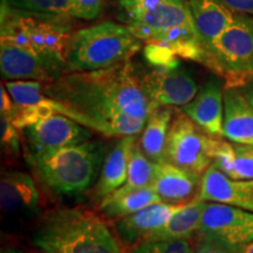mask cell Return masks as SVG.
Returning <instances> with one entry per match:
<instances>
[{
	"mask_svg": "<svg viewBox=\"0 0 253 253\" xmlns=\"http://www.w3.org/2000/svg\"><path fill=\"white\" fill-rule=\"evenodd\" d=\"M211 158L221 172L233 179H253V145L214 138Z\"/></svg>",
	"mask_w": 253,
	"mask_h": 253,
	"instance_id": "44dd1931",
	"label": "cell"
},
{
	"mask_svg": "<svg viewBox=\"0 0 253 253\" xmlns=\"http://www.w3.org/2000/svg\"><path fill=\"white\" fill-rule=\"evenodd\" d=\"M223 137L232 143L253 145V106L238 87L224 89Z\"/></svg>",
	"mask_w": 253,
	"mask_h": 253,
	"instance_id": "d6986e66",
	"label": "cell"
},
{
	"mask_svg": "<svg viewBox=\"0 0 253 253\" xmlns=\"http://www.w3.org/2000/svg\"><path fill=\"white\" fill-rule=\"evenodd\" d=\"M15 109H17V104L11 97V95L8 94L5 84H1L0 87V112H1V115L6 116L12 121Z\"/></svg>",
	"mask_w": 253,
	"mask_h": 253,
	"instance_id": "1f68e13d",
	"label": "cell"
},
{
	"mask_svg": "<svg viewBox=\"0 0 253 253\" xmlns=\"http://www.w3.org/2000/svg\"><path fill=\"white\" fill-rule=\"evenodd\" d=\"M225 79V87H239L253 77V17L237 12L235 19L209 50L207 63Z\"/></svg>",
	"mask_w": 253,
	"mask_h": 253,
	"instance_id": "52a82bcc",
	"label": "cell"
},
{
	"mask_svg": "<svg viewBox=\"0 0 253 253\" xmlns=\"http://www.w3.org/2000/svg\"><path fill=\"white\" fill-rule=\"evenodd\" d=\"M72 18L23 13L1 7L0 40L33 50L66 69L72 37Z\"/></svg>",
	"mask_w": 253,
	"mask_h": 253,
	"instance_id": "8992f818",
	"label": "cell"
},
{
	"mask_svg": "<svg viewBox=\"0 0 253 253\" xmlns=\"http://www.w3.org/2000/svg\"><path fill=\"white\" fill-rule=\"evenodd\" d=\"M125 253H195L190 240H157L144 242L126 249Z\"/></svg>",
	"mask_w": 253,
	"mask_h": 253,
	"instance_id": "f1b7e54d",
	"label": "cell"
},
{
	"mask_svg": "<svg viewBox=\"0 0 253 253\" xmlns=\"http://www.w3.org/2000/svg\"><path fill=\"white\" fill-rule=\"evenodd\" d=\"M120 4H125V2H128V1H131V0H119Z\"/></svg>",
	"mask_w": 253,
	"mask_h": 253,
	"instance_id": "74e56055",
	"label": "cell"
},
{
	"mask_svg": "<svg viewBox=\"0 0 253 253\" xmlns=\"http://www.w3.org/2000/svg\"><path fill=\"white\" fill-rule=\"evenodd\" d=\"M239 253H253V242L246 245Z\"/></svg>",
	"mask_w": 253,
	"mask_h": 253,
	"instance_id": "d590c367",
	"label": "cell"
},
{
	"mask_svg": "<svg viewBox=\"0 0 253 253\" xmlns=\"http://www.w3.org/2000/svg\"><path fill=\"white\" fill-rule=\"evenodd\" d=\"M161 202L162 201L153 188L148 186L123 195L110 194L100 202V210L102 211L104 217L118 220Z\"/></svg>",
	"mask_w": 253,
	"mask_h": 253,
	"instance_id": "cb8c5ba5",
	"label": "cell"
},
{
	"mask_svg": "<svg viewBox=\"0 0 253 253\" xmlns=\"http://www.w3.org/2000/svg\"><path fill=\"white\" fill-rule=\"evenodd\" d=\"M73 18L93 20L97 18L103 8L104 0H73Z\"/></svg>",
	"mask_w": 253,
	"mask_h": 253,
	"instance_id": "4dcf8cb0",
	"label": "cell"
},
{
	"mask_svg": "<svg viewBox=\"0 0 253 253\" xmlns=\"http://www.w3.org/2000/svg\"><path fill=\"white\" fill-rule=\"evenodd\" d=\"M24 134L32 156L84 143L91 137L90 129L58 113L25 128Z\"/></svg>",
	"mask_w": 253,
	"mask_h": 253,
	"instance_id": "8fae6325",
	"label": "cell"
},
{
	"mask_svg": "<svg viewBox=\"0 0 253 253\" xmlns=\"http://www.w3.org/2000/svg\"><path fill=\"white\" fill-rule=\"evenodd\" d=\"M1 253H25V252L18 249H6Z\"/></svg>",
	"mask_w": 253,
	"mask_h": 253,
	"instance_id": "8d00e7d4",
	"label": "cell"
},
{
	"mask_svg": "<svg viewBox=\"0 0 253 253\" xmlns=\"http://www.w3.org/2000/svg\"><path fill=\"white\" fill-rule=\"evenodd\" d=\"M202 176L168 162L156 163L151 188L163 203L184 205L198 197Z\"/></svg>",
	"mask_w": 253,
	"mask_h": 253,
	"instance_id": "2e32d148",
	"label": "cell"
},
{
	"mask_svg": "<svg viewBox=\"0 0 253 253\" xmlns=\"http://www.w3.org/2000/svg\"><path fill=\"white\" fill-rule=\"evenodd\" d=\"M58 114L107 137L143 131L153 106L130 60L94 72L65 73L46 84Z\"/></svg>",
	"mask_w": 253,
	"mask_h": 253,
	"instance_id": "6da1fadb",
	"label": "cell"
},
{
	"mask_svg": "<svg viewBox=\"0 0 253 253\" xmlns=\"http://www.w3.org/2000/svg\"><path fill=\"white\" fill-rule=\"evenodd\" d=\"M195 253H231L223 246L208 239L197 238L195 244Z\"/></svg>",
	"mask_w": 253,
	"mask_h": 253,
	"instance_id": "d6a6232c",
	"label": "cell"
},
{
	"mask_svg": "<svg viewBox=\"0 0 253 253\" xmlns=\"http://www.w3.org/2000/svg\"><path fill=\"white\" fill-rule=\"evenodd\" d=\"M243 95L248 99V101L253 106V77L249 78L238 87Z\"/></svg>",
	"mask_w": 253,
	"mask_h": 253,
	"instance_id": "e575fe53",
	"label": "cell"
},
{
	"mask_svg": "<svg viewBox=\"0 0 253 253\" xmlns=\"http://www.w3.org/2000/svg\"><path fill=\"white\" fill-rule=\"evenodd\" d=\"M106 148L100 141H87L50 153L31 156L41 181L59 195L86 191L102 169Z\"/></svg>",
	"mask_w": 253,
	"mask_h": 253,
	"instance_id": "5b68a950",
	"label": "cell"
},
{
	"mask_svg": "<svg viewBox=\"0 0 253 253\" xmlns=\"http://www.w3.org/2000/svg\"><path fill=\"white\" fill-rule=\"evenodd\" d=\"M184 205H172L161 202L115 220V229L120 242L128 249L141 244L151 233L161 229L172 214L181 210Z\"/></svg>",
	"mask_w": 253,
	"mask_h": 253,
	"instance_id": "9a60e30c",
	"label": "cell"
},
{
	"mask_svg": "<svg viewBox=\"0 0 253 253\" xmlns=\"http://www.w3.org/2000/svg\"><path fill=\"white\" fill-rule=\"evenodd\" d=\"M126 26L138 39L168 46L176 56L205 65L207 52L188 0H131L120 4Z\"/></svg>",
	"mask_w": 253,
	"mask_h": 253,
	"instance_id": "7a4b0ae2",
	"label": "cell"
},
{
	"mask_svg": "<svg viewBox=\"0 0 253 253\" xmlns=\"http://www.w3.org/2000/svg\"><path fill=\"white\" fill-rule=\"evenodd\" d=\"M224 89L225 84L217 74L211 75L199 88L191 102L181 110L211 137H223Z\"/></svg>",
	"mask_w": 253,
	"mask_h": 253,
	"instance_id": "4fadbf2b",
	"label": "cell"
},
{
	"mask_svg": "<svg viewBox=\"0 0 253 253\" xmlns=\"http://www.w3.org/2000/svg\"><path fill=\"white\" fill-rule=\"evenodd\" d=\"M0 134H1L2 151L8 157H18L20 153V138H19L18 128L8 118L0 116Z\"/></svg>",
	"mask_w": 253,
	"mask_h": 253,
	"instance_id": "f546056e",
	"label": "cell"
},
{
	"mask_svg": "<svg viewBox=\"0 0 253 253\" xmlns=\"http://www.w3.org/2000/svg\"><path fill=\"white\" fill-rule=\"evenodd\" d=\"M54 114H56L54 100L46 96V99L42 102L33 104V106H17L12 122L18 129L24 130L27 126L36 125V123L42 121V120L54 115Z\"/></svg>",
	"mask_w": 253,
	"mask_h": 253,
	"instance_id": "83f0119b",
	"label": "cell"
},
{
	"mask_svg": "<svg viewBox=\"0 0 253 253\" xmlns=\"http://www.w3.org/2000/svg\"><path fill=\"white\" fill-rule=\"evenodd\" d=\"M155 170H156V163L153 162L142 151L140 144L136 142L131 150L130 160H129L126 181L121 188L115 190L113 194L123 195L126 194V192L151 186L155 176Z\"/></svg>",
	"mask_w": 253,
	"mask_h": 253,
	"instance_id": "d4e9b609",
	"label": "cell"
},
{
	"mask_svg": "<svg viewBox=\"0 0 253 253\" xmlns=\"http://www.w3.org/2000/svg\"><path fill=\"white\" fill-rule=\"evenodd\" d=\"M142 86L153 108L184 107L195 99L198 84L195 78L179 61L154 69L141 77Z\"/></svg>",
	"mask_w": 253,
	"mask_h": 253,
	"instance_id": "30bf717a",
	"label": "cell"
},
{
	"mask_svg": "<svg viewBox=\"0 0 253 253\" xmlns=\"http://www.w3.org/2000/svg\"><path fill=\"white\" fill-rule=\"evenodd\" d=\"M1 7L23 13L73 19V0H1Z\"/></svg>",
	"mask_w": 253,
	"mask_h": 253,
	"instance_id": "484cf974",
	"label": "cell"
},
{
	"mask_svg": "<svg viewBox=\"0 0 253 253\" xmlns=\"http://www.w3.org/2000/svg\"><path fill=\"white\" fill-rule=\"evenodd\" d=\"M135 144V136L120 137L107 153L99 181L95 186V197L100 202L126 183L129 160Z\"/></svg>",
	"mask_w": 253,
	"mask_h": 253,
	"instance_id": "ffe728a7",
	"label": "cell"
},
{
	"mask_svg": "<svg viewBox=\"0 0 253 253\" xmlns=\"http://www.w3.org/2000/svg\"><path fill=\"white\" fill-rule=\"evenodd\" d=\"M41 253H121L102 218L81 208H58L41 218L32 233Z\"/></svg>",
	"mask_w": 253,
	"mask_h": 253,
	"instance_id": "3957f363",
	"label": "cell"
},
{
	"mask_svg": "<svg viewBox=\"0 0 253 253\" xmlns=\"http://www.w3.org/2000/svg\"><path fill=\"white\" fill-rule=\"evenodd\" d=\"M197 238L239 253L253 242V212L231 205L205 202Z\"/></svg>",
	"mask_w": 253,
	"mask_h": 253,
	"instance_id": "9c48e42d",
	"label": "cell"
},
{
	"mask_svg": "<svg viewBox=\"0 0 253 253\" xmlns=\"http://www.w3.org/2000/svg\"><path fill=\"white\" fill-rule=\"evenodd\" d=\"M188 4L208 58L209 50L227 30L237 12L224 0H188Z\"/></svg>",
	"mask_w": 253,
	"mask_h": 253,
	"instance_id": "e0dca14e",
	"label": "cell"
},
{
	"mask_svg": "<svg viewBox=\"0 0 253 253\" xmlns=\"http://www.w3.org/2000/svg\"><path fill=\"white\" fill-rule=\"evenodd\" d=\"M212 138L182 110H176L168 132L164 162L203 176L212 164L210 155Z\"/></svg>",
	"mask_w": 253,
	"mask_h": 253,
	"instance_id": "ba28073f",
	"label": "cell"
},
{
	"mask_svg": "<svg viewBox=\"0 0 253 253\" xmlns=\"http://www.w3.org/2000/svg\"><path fill=\"white\" fill-rule=\"evenodd\" d=\"M0 69L5 80H36L45 84L55 81L66 73L63 67L7 40H0Z\"/></svg>",
	"mask_w": 253,
	"mask_h": 253,
	"instance_id": "7c38bea8",
	"label": "cell"
},
{
	"mask_svg": "<svg viewBox=\"0 0 253 253\" xmlns=\"http://www.w3.org/2000/svg\"><path fill=\"white\" fill-rule=\"evenodd\" d=\"M142 40L126 25L106 21L74 32L67 53L66 73L94 72L129 61Z\"/></svg>",
	"mask_w": 253,
	"mask_h": 253,
	"instance_id": "277c9868",
	"label": "cell"
},
{
	"mask_svg": "<svg viewBox=\"0 0 253 253\" xmlns=\"http://www.w3.org/2000/svg\"><path fill=\"white\" fill-rule=\"evenodd\" d=\"M205 202L198 197L185 204L164 225L155 231L144 242L157 240H191L198 236ZM143 242V243H144Z\"/></svg>",
	"mask_w": 253,
	"mask_h": 253,
	"instance_id": "7402d4cb",
	"label": "cell"
},
{
	"mask_svg": "<svg viewBox=\"0 0 253 253\" xmlns=\"http://www.w3.org/2000/svg\"><path fill=\"white\" fill-rule=\"evenodd\" d=\"M172 118L173 110L171 107H157L151 110L149 118L145 121L140 147L155 163L164 162L168 132Z\"/></svg>",
	"mask_w": 253,
	"mask_h": 253,
	"instance_id": "603a6c76",
	"label": "cell"
},
{
	"mask_svg": "<svg viewBox=\"0 0 253 253\" xmlns=\"http://www.w3.org/2000/svg\"><path fill=\"white\" fill-rule=\"evenodd\" d=\"M198 198L253 212V179L230 178L211 164L202 176Z\"/></svg>",
	"mask_w": 253,
	"mask_h": 253,
	"instance_id": "5bb4252c",
	"label": "cell"
},
{
	"mask_svg": "<svg viewBox=\"0 0 253 253\" xmlns=\"http://www.w3.org/2000/svg\"><path fill=\"white\" fill-rule=\"evenodd\" d=\"M40 194L33 177L24 171H5L0 179V205L9 214L34 213L39 209Z\"/></svg>",
	"mask_w": 253,
	"mask_h": 253,
	"instance_id": "ac0fdd59",
	"label": "cell"
},
{
	"mask_svg": "<svg viewBox=\"0 0 253 253\" xmlns=\"http://www.w3.org/2000/svg\"><path fill=\"white\" fill-rule=\"evenodd\" d=\"M224 2L233 11L253 17V0H224Z\"/></svg>",
	"mask_w": 253,
	"mask_h": 253,
	"instance_id": "836d02e7",
	"label": "cell"
},
{
	"mask_svg": "<svg viewBox=\"0 0 253 253\" xmlns=\"http://www.w3.org/2000/svg\"><path fill=\"white\" fill-rule=\"evenodd\" d=\"M45 82L36 80H14L5 84L6 89L19 107L33 106L46 99Z\"/></svg>",
	"mask_w": 253,
	"mask_h": 253,
	"instance_id": "4316f807",
	"label": "cell"
}]
</instances>
